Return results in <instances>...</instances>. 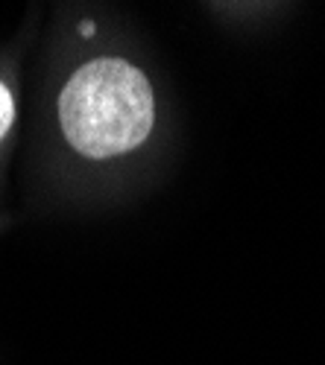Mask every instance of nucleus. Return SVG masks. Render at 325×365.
<instances>
[{"label":"nucleus","mask_w":325,"mask_h":365,"mask_svg":"<svg viewBox=\"0 0 325 365\" xmlns=\"http://www.w3.org/2000/svg\"><path fill=\"white\" fill-rule=\"evenodd\" d=\"M159 123L153 79L132 56L85 50L59 65L47 97L50 143L68 173L91 178L126 164Z\"/></svg>","instance_id":"nucleus-1"},{"label":"nucleus","mask_w":325,"mask_h":365,"mask_svg":"<svg viewBox=\"0 0 325 365\" xmlns=\"http://www.w3.org/2000/svg\"><path fill=\"white\" fill-rule=\"evenodd\" d=\"M26 38L0 44V193L6 187V173L18 146L21 126V58Z\"/></svg>","instance_id":"nucleus-2"},{"label":"nucleus","mask_w":325,"mask_h":365,"mask_svg":"<svg viewBox=\"0 0 325 365\" xmlns=\"http://www.w3.org/2000/svg\"><path fill=\"white\" fill-rule=\"evenodd\" d=\"M15 225V217L9 214V210H0V234H4V231H9Z\"/></svg>","instance_id":"nucleus-3"}]
</instances>
